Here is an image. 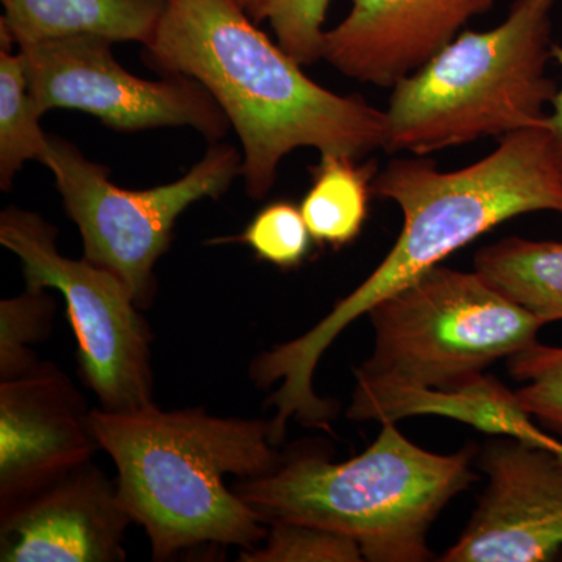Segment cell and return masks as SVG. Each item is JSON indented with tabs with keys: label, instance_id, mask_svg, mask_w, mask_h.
Segmentation results:
<instances>
[{
	"label": "cell",
	"instance_id": "6da1fadb",
	"mask_svg": "<svg viewBox=\"0 0 562 562\" xmlns=\"http://www.w3.org/2000/svg\"><path fill=\"white\" fill-rule=\"evenodd\" d=\"M146 54L220 103L241 139L250 198L271 191L280 161L299 147L360 160L386 146V111L314 83L235 0H166Z\"/></svg>",
	"mask_w": 562,
	"mask_h": 562
},
{
	"label": "cell",
	"instance_id": "7a4b0ae2",
	"mask_svg": "<svg viewBox=\"0 0 562 562\" xmlns=\"http://www.w3.org/2000/svg\"><path fill=\"white\" fill-rule=\"evenodd\" d=\"M372 192L401 206V235L379 268L330 314L281 344V361L302 379L314 375L322 355L351 322L454 251L522 214L562 213V162L543 124L503 136L497 149L458 171H439L424 158H398L373 177Z\"/></svg>",
	"mask_w": 562,
	"mask_h": 562
},
{
	"label": "cell",
	"instance_id": "3957f363",
	"mask_svg": "<svg viewBox=\"0 0 562 562\" xmlns=\"http://www.w3.org/2000/svg\"><path fill=\"white\" fill-rule=\"evenodd\" d=\"M90 427L116 464L122 501L146 528L155 561L202 543L254 549L265 541V519L225 486V476L258 479L283 464L268 422L151 405L91 409Z\"/></svg>",
	"mask_w": 562,
	"mask_h": 562
},
{
	"label": "cell",
	"instance_id": "277c9868",
	"mask_svg": "<svg viewBox=\"0 0 562 562\" xmlns=\"http://www.w3.org/2000/svg\"><path fill=\"white\" fill-rule=\"evenodd\" d=\"M475 479L471 453L439 454L383 422L371 447L335 464L319 457L283 462L233 491L266 524L297 522L349 536L372 562H424L442 509Z\"/></svg>",
	"mask_w": 562,
	"mask_h": 562
},
{
	"label": "cell",
	"instance_id": "5b68a950",
	"mask_svg": "<svg viewBox=\"0 0 562 562\" xmlns=\"http://www.w3.org/2000/svg\"><path fill=\"white\" fill-rule=\"evenodd\" d=\"M557 0H516L486 32H462L392 88L387 151H430L546 124Z\"/></svg>",
	"mask_w": 562,
	"mask_h": 562
},
{
	"label": "cell",
	"instance_id": "8992f818",
	"mask_svg": "<svg viewBox=\"0 0 562 562\" xmlns=\"http://www.w3.org/2000/svg\"><path fill=\"white\" fill-rule=\"evenodd\" d=\"M371 358L355 371V417L398 392L452 390L538 342L543 322L480 276L443 265L376 303Z\"/></svg>",
	"mask_w": 562,
	"mask_h": 562
},
{
	"label": "cell",
	"instance_id": "52a82bcc",
	"mask_svg": "<svg viewBox=\"0 0 562 562\" xmlns=\"http://www.w3.org/2000/svg\"><path fill=\"white\" fill-rule=\"evenodd\" d=\"M41 162L54 173L79 227L85 260L116 273L139 308L154 299V268L171 246L180 214L203 198H221L243 168L238 151L217 144L173 183L133 191L111 183L109 168L85 158L68 140L49 138Z\"/></svg>",
	"mask_w": 562,
	"mask_h": 562
},
{
	"label": "cell",
	"instance_id": "ba28073f",
	"mask_svg": "<svg viewBox=\"0 0 562 562\" xmlns=\"http://www.w3.org/2000/svg\"><path fill=\"white\" fill-rule=\"evenodd\" d=\"M57 235L31 211L0 214V244L20 258L29 290H57L65 297L81 375L102 408L127 413L155 405L151 335L132 291L109 269L63 257Z\"/></svg>",
	"mask_w": 562,
	"mask_h": 562
},
{
	"label": "cell",
	"instance_id": "9c48e42d",
	"mask_svg": "<svg viewBox=\"0 0 562 562\" xmlns=\"http://www.w3.org/2000/svg\"><path fill=\"white\" fill-rule=\"evenodd\" d=\"M111 44L98 35L18 44L41 113L80 110L122 132L190 125L211 140L225 135L231 121L198 80L139 79L114 60Z\"/></svg>",
	"mask_w": 562,
	"mask_h": 562
},
{
	"label": "cell",
	"instance_id": "30bf717a",
	"mask_svg": "<svg viewBox=\"0 0 562 562\" xmlns=\"http://www.w3.org/2000/svg\"><path fill=\"white\" fill-rule=\"evenodd\" d=\"M490 484L443 562H546L562 550V460L509 438L487 447Z\"/></svg>",
	"mask_w": 562,
	"mask_h": 562
},
{
	"label": "cell",
	"instance_id": "8fae6325",
	"mask_svg": "<svg viewBox=\"0 0 562 562\" xmlns=\"http://www.w3.org/2000/svg\"><path fill=\"white\" fill-rule=\"evenodd\" d=\"M90 412L60 369L41 362L0 382V506L11 508L90 462Z\"/></svg>",
	"mask_w": 562,
	"mask_h": 562
},
{
	"label": "cell",
	"instance_id": "7c38bea8",
	"mask_svg": "<svg viewBox=\"0 0 562 562\" xmlns=\"http://www.w3.org/2000/svg\"><path fill=\"white\" fill-rule=\"evenodd\" d=\"M132 514L90 462L2 512V562L124 561Z\"/></svg>",
	"mask_w": 562,
	"mask_h": 562
},
{
	"label": "cell",
	"instance_id": "4fadbf2b",
	"mask_svg": "<svg viewBox=\"0 0 562 562\" xmlns=\"http://www.w3.org/2000/svg\"><path fill=\"white\" fill-rule=\"evenodd\" d=\"M349 16L325 31L322 58L350 79L394 88L430 61L494 0H350Z\"/></svg>",
	"mask_w": 562,
	"mask_h": 562
},
{
	"label": "cell",
	"instance_id": "5bb4252c",
	"mask_svg": "<svg viewBox=\"0 0 562 562\" xmlns=\"http://www.w3.org/2000/svg\"><path fill=\"white\" fill-rule=\"evenodd\" d=\"M441 416L464 422L476 430L502 435L550 449L557 439L539 430L516 392L494 376L482 375L452 390L398 392L373 402L355 420L397 422L412 416Z\"/></svg>",
	"mask_w": 562,
	"mask_h": 562
},
{
	"label": "cell",
	"instance_id": "9a60e30c",
	"mask_svg": "<svg viewBox=\"0 0 562 562\" xmlns=\"http://www.w3.org/2000/svg\"><path fill=\"white\" fill-rule=\"evenodd\" d=\"M0 29L14 43L98 35L146 46L160 24L166 0H2Z\"/></svg>",
	"mask_w": 562,
	"mask_h": 562
},
{
	"label": "cell",
	"instance_id": "2e32d148",
	"mask_svg": "<svg viewBox=\"0 0 562 562\" xmlns=\"http://www.w3.org/2000/svg\"><path fill=\"white\" fill-rule=\"evenodd\" d=\"M475 271L543 324L562 321V241L502 239L476 254Z\"/></svg>",
	"mask_w": 562,
	"mask_h": 562
},
{
	"label": "cell",
	"instance_id": "e0dca14e",
	"mask_svg": "<svg viewBox=\"0 0 562 562\" xmlns=\"http://www.w3.org/2000/svg\"><path fill=\"white\" fill-rule=\"evenodd\" d=\"M344 155H321L313 169V184L301 211L313 239L331 247L358 238L368 217L375 165L360 166Z\"/></svg>",
	"mask_w": 562,
	"mask_h": 562
},
{
	"label": "cell",
	"instance_id": "ac0fdd59",
	"mask_svg": "<svg viewBox=\"0 0 562 562\" xmlns=\"http://www.w3.org/2000/svg\"><path fill=\"white\" fill-rule=\"evenodd\" d=\"M13 38L0 29V187L9 191L14 177L29 160L46 154L49 136L40 127L43 116L31 83L24 54H13Z\"/></svg>",
	"mask_w": 562,
	"mask_h": 562
},
{
	"label": "cell",
	"instance_id": "d6986e66",
	"mask_svg": "<svg viewBox=\"0 0 562 562\" xmlns=\"http://www.w3.org/2000/svg\"><path fill=\"white\" fill-rule=\"evenodd\" d=\"M55 302L46 290H29L0 303V382L38 368L31 346L50 335Z\"/></svg>",
	"mask_w": 562,
	"mask_h": 562
},
{
	"label": "cell",
	"instance_id": "ffe728a7",
	"mask_svg": "<svg viewBox=\"0 0 562 562\" xmlns=\"http://www.w3.org/2000/svg\"><path fill=\"white\" fill-rule=\"evenodd\" d=\"M265 546L246 549V562H357L364 561L360 546L341 532L308 524L272 522Z\"/></svg>",
	"mask_w": 562,
	"mask_h": 562
},
{
	"label": "cell",
	"instance_id": "44dd1931",
	"mask_svg": "<svg viewBox=\"0 0 562 562\" xmlns=\"http://www.w3.org/2000/svg\"><path fill=\"white\" fill-rule=\"evenodd\" d=\"M508 368L524 384L514 392L525 412L562 435V347L535 342L509 357Z\"/></svg>",
	"mask_w": 562,
	"mask_h": 562
},
{
	"label": "cell",
	"instance_id": "7402d4cb",
	"mask_svg": "<svg viewBox=\"0 0 562 562\" xmlns=\"http://www.w3.org/2000/svg\"><path fill=\"white\" fill-rule=\"evenodd\" d=\"M261 260L281 269L301 266L314 241L301 209L290 202H273L262 209L239 238Z\"/></svg>",
	"mask_w": 562,
	"mask_h": 562
},
{
	"label": "cell",
	"instance_id": "603a6c76",
	"mask_svg": "<svg viewBox=\"0 0 562 562\" xmlns=\"http://www.w3.org/2000/svg\"><path fill=\"white\" fill-rule=\"evenodd\" d=\"M330 0H272L268 20L281 49L299 65H313L324 52V21Z\"/></svg>",
	"mask_w": 562,
	"mask_h": 562
},
{
	"label": "cell",
	"instance_id": "cb8c5ba5",
	"mask_svg": "<svg viewBox=\"0 0 562 562\" xmlns=\"http://www.w3.org/2000/svg\"><path fill=\"white\" fill-rule=\"evenodd\" d=\"M552 57L558 63V66H560L562 77V46L560 44H553ZM550 105H552V111L547 114L546 127L549 128L554 151H557L558 158L562 162V79L561 87L558 88Z\"/></svg>",
	"mask_w": 562,
	"mask_h": 562
},
{
	"label": "cell",
	"instance_id": "d4e9b609",
	"mask_svg": "<svg viewBox=\"0 0 562 562\" xmlns=\"http://www.w3.org/2000/svg\"><path fill=\"white\" fill-rule=\"evenodd\" d=\"M239 7L254 20L260 22L268 20L269 9H271L272 0H235Z\"/></svg>",
	"mask_w": 562,
	"mask_h": 562
},
{
	"label": "cell",
	"instance_id": "484cf974",
	"mask_svg": "<svg viewBox=\"0 0 562 562\" xmlns=\"http://www.w3.org/2000/svg\"><path fill=\"white\" fill-rule=\"evenodd\" d=\"M550 452H553L554 454H557L558 458H561L562 460V442H554V446L552 447V449H550Z\"/></svg>",
	"mask_w": 562,
	"mask_h": 562
}]
</instances>
